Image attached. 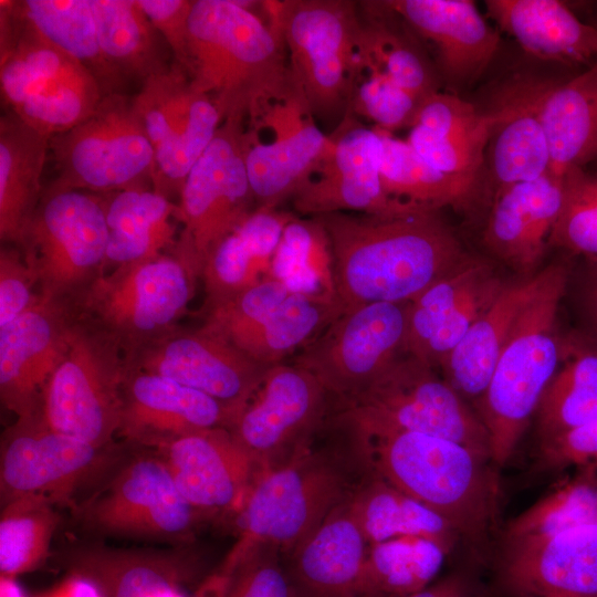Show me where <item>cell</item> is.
<instances>
[{"instance_id": "obj_33", "label": "cell", "mask_w": 597, "mask_h": 597, "mask_svg": "<svg viewBox=\"0 0 597 597\" xmlns=\"http://www.w3.org/2000/svg\"><path fill=\"white\" fill-rule=\"evenodd\" d=\"M543 275L542 270L506 283L440 365L444 380L465 400L480 401L510 333L522 310L538 290Z\"/></svg>"}, {"instance_id": "obj_12", "label": "cell", "mask_w": 597, "mask_h": 597, "mask_svg": "<svg viewBox=\"0 0 597 597\" xmlns=\"http://www.w3.org/2000/svg\"><path fill=\"white\" fill-rule=\"evenodd\" d=\"M53 184L105 195L153 188L155 151L133 96L103 97L85 121L50 138Z\"/></svg>"}, {"instance_id": "obj_22", "label": "cell", "mask_w": 597, "mask_h": 597, "mask_svg": "<svg viewBox=\"0 0 597 597\" xmlns=\"http://www.w3.org/2000/svg\"><path fill=\"white\" fill-rule=\"evenodd\" d=\"M506 283L491 264L467 255L408 303L402 354L440 367Z\"/></svg>"}, {"instance_id": "obj_7", "label": "cell", "mask_w": 597, "mask_h": 597, "mask_svg": "<svg viewBox=\"0 0 597 597\" xmlns=\"http://www.w3.org/2000/svg\"><path fill=\"white\" fill-rule=\"evenodd\" d=\"M336 404L328 421L345 433H426L491 460L489 434L476 411L432 367L412 356L400 355L362 391Z\"/></svg>"}, {"instance_id": "obj_61", "label": "cell", "mask_w": 597, "mask_h": 597, "mask_svg": "<svg viewBox=\"0 0 597 597\" xmlns=\"http://www.w3.org/2000/svg\"><path fill=\"white\" fill-rule=\"evenodd\" d=\"M12 580L13 578L1 577V597H21L18 587Z\"/></svg>"}, {"instance_id": "obj_60", "label": "cell", "mask_w": 597, "mask_h": 597, "mask_svg": "<svg viewBox=\"0 0 597 597\" xmlns=\"http://www.w3.org/2000/svg\"><path fill=\"white\" fill-rule=\"evenodd\" d=\"M593 271V277L587 290L586 306L591 325L597 336V270Z\"/></svg>"}, {"instance_id": "obj_43", "label": "cell", "mask_w": 597, "mask_h": 597, "mask_svg": "<svg viewBox=\"0 0 597 597\" xmlns=\"http://www.w3.org/2000/svg\"><path fill=\"white\" fill-rule=\"evenodd\" d=\"M377 129L383 143L380 178L389 197L433 211L443 207L461 210L473 205L479 184L437 170L407 140Z\"/></svg>"}, {"instance_id": "obj_20", "label": "cell", "mask_w": 597, "mask_h": 597, "mask_svg": "<svg viewBox=\"0 0 597 597\" xmlns=\"http://www.w3.org/2000/svg\"><path fill=\"white\" fill-rule=\"evenodd\" d=\"M128 357L130 368L199 390L238 418L271 367L254 360L206 324L195 329L178 325Z\"/></svg>"}, {"instance_id": "obj_8", "label": "cell", "mask_w": 597, "mask_h": 597, "mask_svg": "<svg viewBox=\"0 0 597 597\" xmlns=\"http://www.w3.org/2000/svg\"><path fill=\"white\" fill-rule=\"evenodd\" d=\"M354 485L335 455L312 446L259 472L235 515L239 537L223 564L232 565L259 544L289 554L347 500Z\"/></svg>"}, {"instance_id": "obj_37", "label": "cell", "mask_w": 597, "mask_h": 597, "mask_svg": "<svg viewBox=\"0 0 597 597\" xmlns=\"http://www.w3.org/2000/svg\"><path fill=\"white\" fill-rule=\"evenodd\" d=\"M49 136L11 113L0 119V239L18 245L43 188Z\"/></svg>"}, {"instance_id": "obj_59", "label": "cell", "mask_w": 597, "mask_h": 597, "mask_svg": "<svg viewBox=\"0 0 597 597\" xmlns=\"http://www.w3.org/2000/svg\"><path fill=\"white\" fill-rule=\"evenodd\" d=\"M230 574L218 568L211 574L191 597H226Z\"/></svg>"}, {"instance_id": "obj_58", "label": "cell", "mask_w": 597, "mask_h": 597, "mask_svg": "<svg viewBox=\"0 0 597 597\" xmlns=\"http://www.w3.org/2000/svg\"><path fill=\"white\" fill-rule=\"evenodd\" d=\"M43 597H103L97 587L86 578L71 575L55 590Z\"/></svg>"}, {"instance_id": "obj_49", "label": "cell", "mask_w": 597, "mask_h": 597, "mask_svg": "<svg viewBox=\"0 0 597 597\" xmlns=\"http://www.w3.org/2000/svg\"><path fill=\"white\" fill-rule=\"evenodd\" d=\"M305 270H310L323 287L334 295V291L312 271L316 270L333 281L329 247L323 229L314 218H293L283 231L268 276L280 280L292 292L308 294Z\"/></svg>"}, {"instance_id": "obj_55", "label": "cell", "mask_w": 597, "mask_h": 597, "mask_svg": "<svg viewBox=\"0 0 597 597\" xmlns=\"http://www.w3.org/2000/svg\"><path fill=\"white\" fill-rule=\"evenodd\" d=\"M540 461L543 468L570 465L597 468V421L542 440Z\"/></svg>"}, {"instance_id": "obj_29", "label": "cell", "mask_w": 597, "mask_h": 597, "mask_svg": "<svg viewBox=\"0 0 597 597\" xmlns=\"http://www.w3.org/2000/svg\"><path fill=\"white\" fill-rule=\"evenodd\" d=\"M563 178V177H562ZM562 178L551 172L493 195L483 232L485 247L527 276L541 263L563 200Z\"/></svg>"}, {"instance_id": "obj_2", "label": "cell", "mask_w": 597, "mask_h": 597, "mask_svg": "<svg viewBox=\"0 0 597 597\" xmlns=\"http://www.w3.org/2000/svg\"><path fill=\"white\" fill-rule=\"evenodd\" d=\"M353 457L376 476L443 517L460 540L483 547L499 516L500 476L470 448L419 432L347 433Z\"/></svg>"}, {"instance_id": "obj_23", "label": "cell", "mask_w": 597, "mask_h": 597, "mask_svg": "<svg viewBox=\"0 0 597 597\" xmlns=\"http://www.w3.org/2000/svg\"><path fill=\"white\" fill-rule=\"evenodd\" d=\"M74 321L72 304L42 297L0 327V399L17 418L42 411L46 386L69 350Z\"/></svg>"}, {"instance_id": "obj_56", "label": "cell", "mask_w": 597, "mask_h": 597, "mask_svg": "<svg viewBox=\"0 0 597 597\" xmlns=\"http://www.w3.org/2000/svg\"><path fill=\"white\" fill-rule=\"evenodd\" d=\"M138 4L171 50L174 61L181 66L193 0H138Z\"/></svg>"}, {"instance_id": "obj_9", "label": "cell", "mask_w": 597, "mask_h": 597, "mask_svg": "<svg viewBox=\"0 0 597 597\" xmlns=\"http://www.w3.org/2000/svg\"><path fill=\"white\" fill-rule=\"evenodd\" d=\"M200 276L201 265L178 242L170 252L103 272L72 305L130 355L178 326Z\"/></svg>"}, {"instance_id": "obj_21", "label": "cell", "mask_w": 597, "mask_h": 597, "mask_svg": "<svg viewBox=\"0 0 597 597\" xmlns=\"http://www.w3.org/2000/svg\"><path fill=\"white\" fill-rule=\"evenodd\" d=\"M245 128V165L255 206L276 209L292 198L325 154L329 138L295 94L273 103Z\"/></svg>"}, {"instance_id": "obj_32", "label": "cell", "mask_w": 597, "mask_h": 597, "mask_svg": "<svg viewBox=\"0 0 597 597\" xmlns=\"http://www.w3.org/2000/svg\"><path fill=\"white\" fill-rule=\"evenodd\" d=\"M293 218L277 209L258 208L227 234L202 266V308L220 304L266 277L283 231Z\"/></svg>"}, {"instance_id": "obj_19", "label": "cell", "mask_w": 597, "mask_h": 597, "mask_svg": "<svg viewBox=\"0 0 597 597\" xmlns=\"http://www.w3.org/2000/svg\"><path fill=\"white\" fill-rule=\"evenodd\" d=\"M331 395L307 369L292 364L269 368L263 383L230 430L258 473L275 468L311 446L327 421Z\"/></svg>"}, {"instance_id": "obj_45", "label": "cell", "mask_w": 597, "mask_h": 597, "mask_svg": "<svg viewBox=\"0 0 597 597\" xmlns=\"http://www.w3.org/2000/svg\"><path fill=\"white\" fill-rule=\"evenodd\" d=\"M54 505L41 496H22L1 505V577L14 578L45 563L60 522Z\"/></svg>"}, {"instance_id": "obj_27", "label": "cell", "mask_w": 597, "mask_h": 597, "mask_svg": "<svg viewBox=\"0 0 597 597\" xmlns=\"http://www.w3.org/2000/svg\"><path fill=\"white\" fill-rule=\"evenodd\" d=\"M381 3L434 48L453 88L473 83L492 62L499 33L470 0H388Z\"/></svg>"}, {"instance_id": "obj_36", "label": "cell", "mask_w": 597, "mask_h": 597, "mask_svg": "<svg viewBox=\"0 0 597 597\" xmlns=\"http://www.w3.org/2000/svg\"><path fill=\"white\" fill-rule=\"evenodd\" d=\"M106 271L172 251L179 240L178 205L150 188L105 193Z\"/></svg>"}, {"instance_id": "obj_41", "label": "cell", "mask_w": 597, "mask_h": 597, "mask_svg": "<svg viewBox=\"0 0 597 597\" xmlns=\"http://www.w3.org/2000/svg\"><path fill=\"white\" fill-rule=\"evenodd\" d=\"M91 4L102 53L125 82L144 83L170 65L164 55L163 36L138 0H91Z\"/></svg>"}, {"instance_id": "obj_51", "label": "cell", "mask_w": 597, "mask_h": 597, "mask_svg": "<svg viewBox=\"0 0 597 597\" xmlns=\"http://www.w3.org/2000/svg\"><path fill=\"white\" fill-rule=\"evenodd\" d=\"M420 102L387 75L364 72L352 97L348 113L360 115L376 124V128L391 133L409 127Z\"/></svg>"}, {"instance_id": "obj_14", "label": "cell", "mask_w": 597, "mask_h": 597, "mask_svg": "<svg viewBox=\"0 0 597 597\" xmlns=\"http://www.w3.org/2000/svg\"><path fill=\"white\" fill-rule=\"evenodd\" d=\"M118 459L113 444L101 449L53 430L42 411L17 418L1 438V505L22 496L73 503L75 493L104 476Z\"/></svg>"}, {"instance_id": "obj_15", "label": "cell", "mask_w": 597, "mask_h": 597, "mask_svg": "<svg viewBox=\"0 0 597 597\" xmlns=\"http://www.w3.org/2000/svg\"><path fill=\"white\" fill-rule=\"evenodd\" d=\"M245 123L222 122L179 196V242L201 271L212 249L256 209L245 165Z\"/></svg>"}, {"instance_id": "obj_10", "label": "cell", "mask_w": 597, "mask_h": 597, "mask_svg": "<svg viewBox=\"0 0 597 597\" xmlns=\"http://www.w3.org/2000/svg\"><path fill=\"white\" fill-rule=\"evenodd\" d=\"M104 196L51 182L17 245L42 297L73 304L106 271Z\"/></svg>"}, {"instance_id": "obj_26", "label": "cell", "mask_w": 597, "mask_h": 597, "mask_svg": "<svg viewBox=\"0 0 597 597\" xmlns=\"http://www.w3.org/2000/svg\"><path fill=\"white\" fill-rule=\"evenodd\" d=\"M237 419L231 410L199 390L129 368L117 437L156 450L190 433L231 430Z\"/></svg>"}, {"instance_id": "obj_40", "label": "cell", "mask_w": 597, "mask_h": 597, "mask_svg": "<svg viewBox=\"0 0 597 597\" xmlns=\"http://www.w3.org/2000/svg\"><path fill=\"white\" fill-rule=\"evenodd\" d=\"M535 416L542 440L597 421V342L562 339L558 368Z\"/></svg>"}, {"instance_id": "obj_4", "label": "cell", "mask_w": 597, "mask_h": 597, "mask_svg": "<svg viewBox=\"0 0 597 597\" xmlns=\"http://www.w3.org/2000/svg\"><path fill=\"white\" fill-rule=\"evenodd\" d=\"M543 272L538 290L519 315L476 404L489 434L490 458L498 469L515 452L561 360L557 317L568 271L563 264H552Z\"/></svg>"}, {"instance_id": "obj_13", "label": "cell", "mask_w": 597, "mask_h": 597, "mask_svg": "<svg viewBox=\"0 0 597 597\" xmlns=\"http://www.w3.org/2000/svg\"><path fill=\"white\" fill-rule=\"evenodd\" d=\"M83 528L100 535L186 543L209 519L179 492L161 458L124 461L76 507Z\"/></svg>"}, {"instance_id": "obj_57", "label": "cell", "mask_w": 597, "mask_h": 597, "mask_svg": "<svg viewBox=\"0 0 597 597\" xmlns=\"http://www.w3.org/2000/svg\"><path fill=\"white\" fill-rule=\"evenodd\" d=\"M408 597H484V593L471 576L455 572Z\"/></svg>"}, {"instance_id": "obj_28", "label": "cell", "mask_w": 597, "mask_h": 597, "mask_svg": "<svg viewBox=\"0 0 597 597\" xmlns=\"http://www.w3.org/2000/svg\"><path fill=\"white\" fill-rule=\"evenodd\" d=\"M542 81L519 75L495 92L488 112L492 126L486 147L493 195L549 172V150L538 112Z\"/></svg>"}, {"instance_id": "obj_48", "label": "cell", "mask_w": 597, "mask_h": 597, "mask_svg": "<svg viewBox=\"0 0 597 597\" xmlns=\"http://www.w3.org/2000/svg\"><path fill=\"white\" fill-rule=\"evenodd\" d=\"M562 181V207L548 244L583 258L597 270V172L575 167Z\"/></svg>"}, {"instance_id": "obj_50", "label": "cell", "mask_w": 597, "mask_h": 597, "mask_svg": "<svg viewBox=\"0 0 597 597\" xmlns=\"http://www.w3.org/2000/svg\"><path fill=\"white\" fill-rule=\"evenodd\" d=\"M481 127L463 134L437 135L418 126L410 127L408 144L437 170L479 184V171L485 159L491 116Z\"/></svg>"}, {"instance_id": "obj_35", "label": "cell", "mask_w": 597, "mask_h": 597, "mask_svg": "<svg viewBox=\"0 0 597 597\" xmlns=\"http://www.w3.org/2000/svg\"><path fill=\"white\" fill-rule=\"evenodd\" d=\"M538 112L545 132L549 172L562 178L597 158V59L563 82L542 81Z\"/></svg>"}, {"instance_id": "obj_44", "label": "cell", "mask_w": 597, "mask_h": 597, "mask_svg": "<svg viewBox=\"0 0 597 597\" xmlns=\"http://www.w3.org/2000/svg\"><path fill=\"white\" fill-rule=\"evenodd\" d=\"M447 555L436 542L418 536L370 544L357 597H408L433 582Z\"/></svg>"}, {"instance_id": "obj_54", "label": "cell", "mask_w": 597, "mask_h": 597, "mask_svg": "<svg viewBox=\"0 0 597 597\" xmlns=\"http://www.w3.org/2000/svg\"><path fill=\"white\" fill-rule=\"evenodd\" d=\"M486 121V113H480L468 101L438 91L420 102L410 127L418 126L437 135H457L472 132Z\"/></svg>"}, {"instance_id": "obj_17", "label": "cell", "mask_w": 597, "mask_h": 597, "mask_svg": "<svg viewBox=\"0 0 597 597\" xmlns=\"http://www.w3.org/2000/svg\"><path fill=\"white\" fill-rule=\"evenodd\" d=\"M408 303H371L344 312L295 356L336 400L367 387L402 354Z\"/></svg>"}, {"instance_id": "obj_46", "label": "cell", "mask_w": 597, "mask_h": 597, "mask_svg": "<svg viewBox=\"0 0 597 597\" xmlns=\"http://www.w3.org/2000/svg\"><path fill=\"white\" fill-rule=\"evenodd\" d=\"M596 469L555 486L509 523L504 542L555 534L572 527L597 524Z\"/></svg>"}, {"instance_id": "obj_34", "label": "cell", "mask_w": 597, "mask_h": 597, "mask_svg": "<svg viewBox=\"0 0 597 597\" xmlns=\"http://www.w3.org/2000/svg\"><path fill=\"white\" fill-rule=\"evenodd\" d=\"M488 14L530 54L566 64L597 59V28L558 0H486Z\"/></svg>"}, {"instance_id": "obj_6", "label": "cell", "mask_w": 597, "mask_h": 597, "mask_svg": "<svg viewBox=\"0 0 597 597\" xmlns=\"http://www.w3.org/2000/svg\"><path fill=\"white\" fill-rule=\"evenodd\" d=\"M0 87L8 113L49 137L85 121L105 96L81 63L29 24L18 1L0 6Z\"/></svg>"}, {"instance_id": "obj_1", "label": "cell", "mask_w": 597, "mask_h": 597, "mask_svg": "<svg viewBox=\"0 0 597 597\" xmlns=\"http://www.w3.org/2000/svg\"><path fill=\"white\" fill-rule=\"evenodd\" d=\"M312 218L327 238L343 313L371 303H409L468 255L437 211Z\"/></svg>"}, {"instance_id": "obj_24", "label": "cell", "mask_w": 597, "mask_h": 597, "mask_svg": "<svg viewBox=\"0 0 597 597\" xmlns=\"http://www.w3.org/2000/svg\"><path fill=\"white\" fill-rule=\"evenodd\" d=\"M495 575L505 597H597V524L504 542Z\"/></svg>"}, {"instance_id": "obj_53", "label": "cell", "mask_w": 597, "mask_h": 597, "mask_svg": "<svg viewBox=\"0 0 597 597\" xmlns=\"http://www.w3.org/2000/svg\"><path fill=\"white\" fill-rule=\"evenodd\" d=\"M42 300L35 274L17 245L0 250V327L33 308Z\"/></svg>"}, {"instance_id": "obj_5", "label": "cell", "mask_w": 597, "mask_h": 597, "mask_svg": "<svg viewBox=\"0 0 597 597\" xmlns=\"http://www.w3.org/2000/svg\"><path fill=\"white\" fill-rule=\"evenodd\" d=\"M261 7L283 41L293 85L313 116L342 121L365 70L355 2L285 0Z\"/></svg>"}, {"instance_id": "obj_25", "label": "cell", "mask_w": 597, "mask_h": 597, "mask_svg": "<svg viewBox=\"0 0 597 597\" xmlns=\"http://www.w3.org/2000/svg\"><path fill=\"white\" fill-rule=\"evenodd\" d=\"M182 496L209 521L237 515L258 474L226 428L190 433L155 450Z\"/></svg>"}, {"instance_id": "obj_30", "label": "cell", "mask_w": 597, "mask_h": 597, "mask_svg": "<svg viewBox=\"0 0 597 597\" xmlns=\"http://www.w3.org/2000/svg\"><path fill=\"white\" fill-rule=\"evenodd\" d=\"M60 559L71 575L90 580L103 597H180L196 565L193 556L180 548L124 549L102 544L76 545Z\"/></svg>"}, {"instance_id": "obj_31", "label": "cell", "mask_w": 597, "mask_h": 597, "mask_svg": "<svg viewBox=\"0 0 597 597\" xmlns=\"http://www.w3.org/2000/svg\"><path fill=\"white\" fill-rule=\"evenodd\" d=\"M368 546L346 500L289 553L295 597H357Z\"/></svg>"}, {"instance_id": "obj_11", "label": "cell", "mask_w": 597, "mask_h": 597, "mask_svg": "<svg viewBox=\"0 0 597 597\" xmlns=\"http://www.w3.org/2000/svg\"><path fill=\"white\" fill-rule=\"evenodd\" d=\"M129 368L121 343L75 312L69 350L44 392V420L53 430L96 448L111 447Z\"/></svg>"}, {"instance_id": "obj_39", "label": "cell", "mask_w": 597, "mask_h": 597, "mask_svg": "<svg viewBox=\"0 0 597 597\" xmlns=\"http://www.w3.org/2000/svg\"><path fill=\"white\" fill-rule=\"evenodd\" d=\"M342 314L334 296L292 292L273 311L222 336L254 360L273 366L302 349Z\"/></svg>"}, {"instance_id": "obj_3", "label": "cell", "mask_w": 597, "mask_h": 597, "mask_svg": "<svg viewBox=\"0 0 597 597\" xmlns=\"http://www.w3.org/2000/svg\"><path fill=\"white\" fill-rule=\"evenodd\" d=\"M248 1L193 0L181 67L222 119H254L297 94L280 34Z\"/></svg>"}, {"instance_id": "obj_47", "label": "cell", "mask_w": 597, "mask_h": 597, "mask_svg": "<svg viewBox=\"0 0 597 597\" xmlns=\"http://www.w3.org/2000/svg\"><path fill=\"white\" fill-rule=\"evenodd\" d=\"M373 4L378 14L374 10L376 18L363 23L364 72L387 75L419 102L438 92L436 75L421 51L407 35L387 24L378 1Z\"/></svg>"}, {"instance_id": "obj_52", "label": "cell", "mask_w": 597, "mask_h": 597, "mask_svg": "<svg viewBox=\"0 0 597 597\" xmlns=\"http://www.w3.org/2000/svg\"><path fill=\"white\" fill-rule=\"evenodd\" d=\"M282 552L268 544L249 548L230 567L226 597H295Z\"/></svg>"}, {"instance_id": "obj_42", "label": "cell", "mask_w": 597, "mask_h": 597, "mask_svg": "<svg viewBox=\"0 0 597 597\" xmlns=\"http://www.w3.org/2000/svg\"><path fill=\"white\" fill-rule=\"evenodd\" d=\"M29 24L48 42L81 63L104 95L122 93L125 81L100 48L91 0L18 1Z\"/></svg>"}, {"instance_id": "obj_38", "label": "cell", "mask_w": 597, "mask_h": 597, "mask_svg": "<svg viewBox=\"0 0 597 597\" xmlns=\"http://www.w3.org/2000/svg\"><path fill=\"white\" fill-rule=\"evenodd\" d=\"M348 507L368 544L418 536L439 544L451 553L459 535L434 511L370 474L355 483L347 498Z\"/></svg>"}, {"instance_id": "obj_18", "label": "cell", "mask_w": 597, "mask_h": 597, "mask_svg": "<svg viewBox=\"0 0 597 597\" xmlns=\"http://www.w3.org/2000/svg\"><path fill=\"white\" fill-rule=\"evenodd\" d=\"M328 147L293 195L294 209L311 217L356 212L399 216L433 211L389 197L380 178L383 143L379 130L347 113L328 135Z\"/></svg>"}, {"instance_id": "obj_16", "label": "cell", "mask_w": 597, "mask_h": 597, "mask_svg": "<svg viewBox=\"0 0 597 597\" xmlns=\"http://www.w3.org/2000/svg\"><path fill=\"white\" fill-rule=\"evenodd\" d=\"M133 98L155 151L153 187L166 197L179 196L222 116L209 96L192 87L176 61L142 83Z\"/></svg>"}]
</instances>
